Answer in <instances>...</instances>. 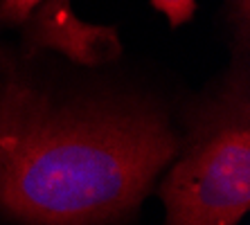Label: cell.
<instances>
[{"label":"cell","mask_w":250,"mask_h":225,"mask_svg":"<svg viewBox=\"0 0 250 225\" xmlns=\"http://www.w3.org/2000/svg\"><path fill=\"white\" fill-rule=\"evenodd\" d=\"M178 149L153 106L59 102L25 79L0 83V207L29 225L133 212Z\"/></svg>","instance_id":"cell-1"},{"label":"cell","mask_w":250,"mask_h":225,"mask_svg":"<svg viewBox=\"0 0 250 225\" xmlns=\"http://www.w3.org/2000/svg\"><path fill=\"white\" fill-rule=\"evenodd\" d=\"M181 158L160 187L167 225H237L250 207V104L246 70L196 110Z\"/></svg>","instance_id":"cell-2"},{"label":"cell","mask_w":250,"mask_h":225,"mask_svg":"<svg viewBox=\"0 0 250 225\" xmlns=\"http://www.w3.org/2000/svg\"><path fill=\"white\" fill-rule=\"evenodd\" d=\"M21 25H25V36L32 47L57 50L77 63H108L122 50L115 29L79 20L70 2L43 0Z\"/></svg>","instance_id":"cell-3"},{"label":"cell","mask_w":250,"mask_h":225,"mask_svg":"<svg viewBox=\"0 0 250 225\" xmlns=\"http://www.w3.org/2000/svg\"><path fill=\"white\" fill-rule=\"evenodd\" d=\"M151 5L167 16L171 27H181V25L189 23L196 14V0H151Z\"/></svg>","instance_id":"cell-4"},{"label":"cell","mask_w":250,"mask_h":225,"mask_svg":"<svg viewBox=\"0 0 250 225\" xmlns=\"http://www.w3.org/2000/svg\"><path fill=\"white\" fill-rule=\"evenodd\" d=\"M41 2L43 0H0V20L9 25H21Z\"/></svg>","instance_id":"cell-5"}]
</instances>
